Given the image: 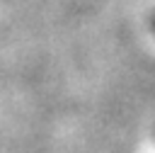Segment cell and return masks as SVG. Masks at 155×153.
<instances>
[{"label":"cell","mask_w":155,"mask_h":153,"mask_svg":"<svg viewBox=\"0 0 155 153\" xmlns=\"http://www.w3.org/2000/svg\"><path fill=\"white\" fill-rule=\"evenodd\" d=\"M150 27H153V32H155V15H153V19H150Z\"/></svg>","instance_id":"6da1fadb"}]
</instances>
